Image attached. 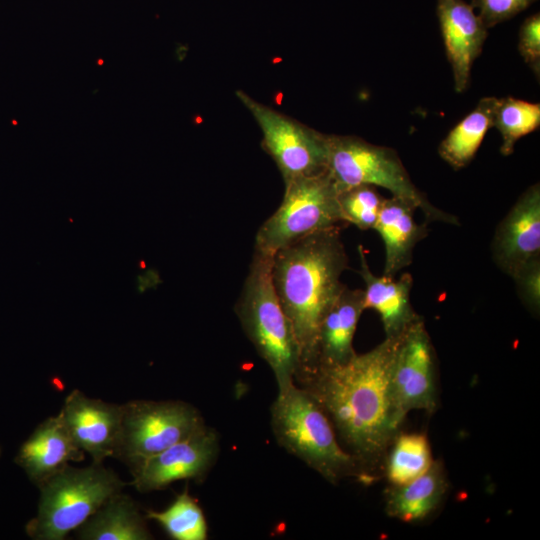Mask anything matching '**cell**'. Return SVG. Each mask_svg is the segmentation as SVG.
I'll list each match as a JSON object with an SVG mask.
<instances>
[{
  "mask_svg": "<svg viewBox=\"0 0 540 540\" xmlns=\"http://www.w3.org/2000/svg\"><path fill=\"white\" fill-rule=\"evenodd\" d=\"M84 452L74 443L59 416L40 423L20 447L15 462L38 487L62 471L69 462H80Z\"/></svg>",
  "mask_w": 540,
  "mask_h": 540,
  "instance_id": "cell-16",
  "label": "cell"
},
{
  "mask_svg": "<svg viewBox=\"0 0 540 540\" xmlns=\"http://www.w3.org/2000/svg\"><path fill=\"white\" fill-rule=\"evenodd\" d=\"M536 0H473L471 6L479 10L478 16L491 28L528 8Z\"/></svg>",
  "mask_w": 540,
  "mask_h": 540,
  "instance_id": "cell-26",
  "label": "cell"
},
{
  "mask_svg": "<svg viewBox=\"0 0 540 540\" xmlns=\"http://www.w3.org/2000/svg\"><path fill=\"white\" fill-rule=\"evenodd\" d=\"M218 453V434L206 425L187 439L130 467V484L146 493L165 489L178 480H203Z\"/></svg>",
  "mask_w": 540,
  "mask_h": 540,
  "instance_id": "cell-11",
  "label": "cell"
},
{
  "mask_svg": "<svg viewBox=\"0 0 540 540\" xmlns=\"http://www.w3.org/2000/svg\"><path fill=\"white\" fill-rule=\"evenodd\" d=\"M416 209L404 200L391 196L384 198L377 221L373 227L380 235L385 249L383 275L395 277L409 266L416 244L427 233L425 224L414 218Z\"/></svg>",
  "mask_w": 540,
  "mask_h": 540,
  "instance_id": "cell-18",
  "label": "cell"
},
{
  "mask_svg": "<svg viewBox=\"0 0 540 540\" xmlns=\"http://www.w3.org/2000/svg\"><path fill=\"white\" fill-rule=\"evenodd\" d=\"M512 278L516 282L518 293L524 304L534 313H538L540 307V259L523 267Z\"/></svg>",
  "mask_w": 540,
  "mask_h": 540,
  "instance_id": "cell-28",
  "label": "cell"
},
{
  "mask_svg": "<svg viewBox=\"0 0 540 540\" xmlns=\"http://www.w3.org/2000/svg\"><path fill=\"white\" fill-rule=\"evenodd\" d=\"M270 415L277 444L326 481L334 485L345 478L371 481L357 460L342 447L320 405L296 383L277 393Z\"/></svg>",
  "mask_w": 540,
  "mask_h": 540,
  "instance_id": "cell-3",
  "label": "cell"
},
{
  "mask_svg": "<svg viewBox=\"0 0 540 540\" xmlns=\"http://www.w3.org/2000/svg\"><path fill=\"white\" fill-rule=\"evenodd\" d=\"M496 265L511 278L540 259V187L531 185L498 225L492 241Z\"/></svg>",
  "mask_w": 540,
  "mask_h": 540,
  "instance_id": "cell-13",
  "label": "cell"
},
{
  "mask_svg": "<svg viewBox=\"0 0 540 540\" xmlns=\"http://www.w3.org/2000/svg\"><path fill=\"white\" fill-rule=\"evenodd\" d=\"M433 461L425 434L399 432L386 452L384 473L390 485H401L424 473Z\"/></svg>",
  "mask_w": 540,
  "mask_h": 540,
  "instance_id": "cell-22",
  "label": "cell"
},
{
  "mask_svg": "<svg viewBox=\"0 0 540 540\" xmlns=\"http://www.w3.org/2000/svg\"><path fill=\"white\" fill-rule=\"evenodd\" d=\"M364 310L363 290L345 285L320 324L314 366L307 375L319 369L344 365L357 354L353 338Z\"/></svg>",
  "mask_w": 540,
  "mask_h": 540,
  "instance_id": "cell-15",
  "label": "cell"
},
{
  "mask_svg": "<svg viewBox=\"0 0 540 540\" xmlns=\"http://www.w3.org/2000/svg\"><path fill=\"white\" fill-rule=\"evenodd\" d=\"M338 195L328 170L286 182L280 206L256 233L254 251L273 256L309 234L338 226L343 222Z\"/></svg>",
  "mask_w": 540,
  "mask_h": 540,
  "instance_id": "cell-7",
  "label": "cell"
},
{
  "mask_svg": "<svg viewBox=\"0 0 540 540\" xmlns=\"http://www.w3.org/2000/svg\"><path fill=\"white\" fill-rule=\"evenodd\" d=\"M348 257L339 227L309 234L272 256L273 287L297 347L295 382L311 372L320 324L345 285Z\"/></svg>",
  "mask_w": 540,
  "mask_h": 540,
  "instance_id": "cell-2",
  "label": "cell"
},
{
  "mask_svg": "<svg viewBox=\"0 0 540 540\" xmlns=\"http://www.w3.org/2000/svg\"><path fill=\"white\" fill-rule=\"evenodd\" d=\"M145 519L137 503L121 491L77 528V536L82 540H151Z\"/></svg>",
  "mask_w": 540,
  "mask_h": 540,
  "instance_id": "cell-20",
  "label": "cell"
},
{
  "mask_svg": "<svg viewBox=\"0 0 540 540\" xmlns=\"http://www.w3.org/2000/svg\"><path fill=\"white\" fill-rule=\"evenodd\" d=\"M437 16L455 90L461 93L469 85L472 65L481 54L487 28L464 0H438Z\"/></svg>",
  "mask_w": 540,
  "mask_h": 540,
  "instance_id": "cell-14",
  "label": "cell"
},
{
  "mask_svg": "<svg viewBox=\"0 0 540 540\" xmlns=\"http://www.w3.org/2000/svg\"><path fill=\"white\" fill-rule=\"evenodd\" d=\"M357 250L360 262L358 272L365 284L364 309H373L379 314L385 337H398L421 317L410 301L413 278L408 272L398 279L374 275L362 246L359 245Z\"/></svg>",
  "mask_w": 540,
  "mask_h": 540,
  "instance_id": "cell-17",
  "label": "cell"
},
{
  "mask_svg": "<svg viewBox=\"0 0 540 540\" xmlns=\"http://www.w3.org/2000/svg\"><path fill=\"white\" fill-rule=\"evenodd\" d=\"M262 132V147L273 158L284 183L315 176L328 170L329 134L319 132L298 120L236 91Z\"/></svg>",
  "mask_w": 540,
  "mask_h": 540,
  "instance_id": "cell-9",
  "label": "cell"
},
{
  "mask_svg": "<svg viewBox=\"0 0 540 540\" xmlns=\"http://www.w3.org/2000/svg\"><path fill=\"white\" fill-rule=\"evenodd\" d=\"M519 53L538 77L540 72V15L535 13L522 23L519 31Z\"/></svg>",
  "mask_w": 540,
  "mask_h": 540,
  "instance_id": "cell-27",
  "label": "cell"
},
{
  "mask_svg": "<svg viewBox=\"0 0 540 540\" xmlns=\"http://www.w3.org/2000/svg\"><path fill=\"white\" fill-rule=\"evenodd\" d=\"M390 397L400 425L412 410L433 413L438 407L435 353L422 317L400 337L390 375Z\"/></svg>",
  "mask_w": 540,
  "mask_h": 540,
  "instance_id": "cell-10",
  "label": "cell"
},
{
  "mask_svg": "<svg viewBox=\"0 0 540 540\" xmlns=\"http://www.w3.org/2000/svg\"><path fill=\"white\" fill-rule=\"evenodd\" d=\"M271 265L272 256L254 251L235 312L245 335L272 370L280 392L295 383L298 355L273 287Z\"/></svg>",
  "mask_w": 540,
  "mask_h": 540,
  "instance_id": "cell-4",
  "label": "cell"
},
{
  "mask_svg": "<svg viewBox=\"0 0 540 540\" xmlns=\"http://www.w3.org/2000/svg\"><path fill=\"white\" fill-rule=\"evenodd\" d=\"M401 335L385 337L348 363L316 370L295 382L320 405L342 447L370 480L400 432L391 403L390 375Z\"/></svg>",
  "mask_w": 540,
  "mask_h": 540,
  "instance_id": "cell-1",
  "label": "cell"
},
{
  "mask_svg": "<svg viewBox=\"0 0 540 540\" xmlns=\"http://www.w3.org/2000/svg\"><path fill=\"white\" fill-rule=\"evenodd\" d=\"M328 171L339 191L357 185L381 187L421 210L427 221L459 224L456 216L428 201L392 148L353 135L329 134Z\"/></svg>",
  "mask_w": 540,
  "mask_h": 540,
  "instance_id": "cell-6",
  "label": "cell"
},
{
  "mask_svg": "<svg viewBox=\"0 0 540 540\" xmlns=\"http://www.w3.org/2000/svg\"><path fill=\"white\" fill-rule=\"evenodd\" d=\"M539 125V103L513 97L498 98L493 126L497 128L502 138L500 147L502 155L512 154L516 142L535 131Z\"/></svg>",
  "mask_w": 540,
  "mask_h": 540,
  "instance_id": "cell-24",
  "label": "cell"
},
{
  "mask_svg": "<svg viewBox=\"0 0 540 540\" xmlns=\"http://www.w3.org/2000/svg\"><path fill=\"white\" fill-rule=\"evenodd\" d=\"M448 490V480L440 460L413 480L390 485L385 492V512L394 519L417 523L427 519L441 505Z\"/></svg>",
  "mask_w": 540,
  "mask_h": 540,
  "instance_id": "cell-19",
  "label": "cell"
},
{
  "mask_svg": "<svg viewBox=\"0 0 540 540\" xmlns=\"http://www.w3.org/2000/svg\"><path fill=\"white\" fill-rule=\"evenodd\" d=\"M498 98H482L473 111L458 122L439 145V155L454 169L467 166L486 133L493 126Z\"/></svg>",
  "mask_w": 540,
  "mask_h": 540,
  "instance_id": "cell-21",
  "label": "cell"
},
{
  "mask_svg": "<svg viewBox=\"0 0 540 540\" xmlns=\"http://www.w3.org/2000/svg\"><path fill=\"white\" fill-rule=\"evenodd\" d=\"M58 416L74 443L90 455L93 463L115 456L122 405L90 398L75 389L65 398Z\"/></svg>",
  "mask_w": 540,
  "mask_h": 540,
  "instance_id": "cell-12",
  "label": "cell"
},
{
  "mask_svg": "<svg viewBox=\"0 0 540 540\" xmlns=\"http://www.w3.org/2000/svg\"><path fill=\"white\" fill-rule=\"evenodd\" d=\"M384 198L371 185H357L339 191L338 201L343 222L361 230L373 229Z\"/></svg>",
  "mask_w": 540,
  "mask_h": 540,
  "instance_id": "cell-25",
  "label": "cell"
},
{
  "mask_svg": "<svg viewBox=\"0 0 540 540\" xmlns=\"http://www.w3.org/2000/svg\"><path fill=\"white\" fill-rule=\"evenodd\" d=\"M146 519L156 521L175 540H206L208 526L205 515L186 488L162 511L149 510Z\"/></svg>",
  "mask_w": 540,
  "mask_h": 540,
  "instance_id": "cell-23",
  "label": "cell"
},
{
  "mask_svg": "<svg viewBox=\"0 0 540 540\" xmlns=\"http://www.w3.org/2000/svg\"><path fill=\"white\" fill-rule=\"evenodd\" d=\"M125 485L102 463L68 465L38 487L37 515L27 523L26 532L34 540H62Z\"/></svg>",
  "mask_w": 540,
  "mask_h": 540,
  "instance_id": "cell-5",
  "label": "cell"
},
{
  "mask_svg": "<svg viewBox=\"0 0 540 540\" xmlns=\"http://www.w3.org/2000/svg\"><path fill=\"white\" fill-rule=\"evenodd\" d=\"M205 426L199 410L187 402L131 400L122 405L114 457L133 467Z\"/></svg>",
  "mask_w": 540,
  "mask_h": 540,
  "instance_id": "cell-8",
  "label": "cell"
}]
</instances>
